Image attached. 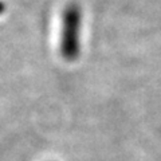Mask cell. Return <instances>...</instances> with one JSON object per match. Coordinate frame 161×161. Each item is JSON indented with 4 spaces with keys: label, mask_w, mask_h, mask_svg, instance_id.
<instances>
[{
    "label": "cell",
    "mask_w": 161,
    "mask_h": 161,
    "mask_svg": "<svg viewBox=\"0 0 161 161\" xmlns=\"http://www.w3.org/2000/svg\"><path fill=\"white\" fill-rule=\"evenodd\" d=\"M80 22L82 14L77 3H70L62 12V30H60V55L67 62L78 59L80 51Z\"/></svg>",
    "instance_id": "obj_1"
},
{
    "label": "cell",
    "mask_w": 161,
    "mask_h": 161,
    "mask_svg": "<svg viewBox=\"0 0 161 161\" xmlns=\"http://www.w3.org/2000/svg\"><path fill=\"white\" fill-rule=\"evenodd\" d=\"M4 11H6V4H4L2 0H0V15H3Z\"/></svg>",
    "instance_id": "obj_2"
}]
</instances>
